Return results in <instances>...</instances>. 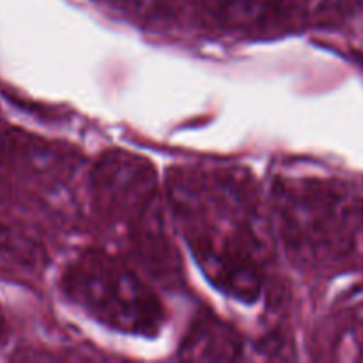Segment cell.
Listing matches in <instances>:
<instances>
[{"label":"cell","instance_id":"obj_2","mask_svg":"<svg viewBox=\"0 0 363 363\" xmlns=\"http://www.w3.org/2000/svg\"><path fill=\"white\" fill-rule=\"evenodd\" d=\"M91 194L103 222L119 230L133 255L160 279H174L179 259L167 233L156 170L149 160L126 149L98 158L91 172Z\"/></svg>","mask_w":363,"mask_h":363},{"label":"cell","instance_id":"obj_5","mask_svg":"<svg viewBox=\"0 0 363 363\" xmlns=\"http://www.w3.org/2000/svg\"><path fill=\"white\" fill-rule=\"evenodd\" d=\"M240 351L238 333L211 314L195 319L181 344V357L191 360H236Z\"/></svg>","mask_w":363,"mask_h":363},{"label":"cell","instance_id":"obj_4","mask_svg":"<svg viewBox=\"0 0 363 363\" xmlns=\"http://www.w3.org/2000/svg\"><path fill=\"white\" fill-rule=\"evenodd\" d=\"M273 208L284 247L303 262L342 252L358 220L342 190L315 179L279 177L273 186Z\"/></svg>","mask_w":363,"mask_h":363},{"label":"cell","instance_id":"obj_6","mask_svg":"<svg viewBox=\"0 0 363 363\" xmlns=\"http://www.w3.org/2000/svg\"><path fill=\"white\" fill-rule=\"evenodd\" d=\"M357 328H358V335H360L363 340V305L357 312Z\"/></svg>","mask_w":363,"mask_h":363},{"label":"cell","instance_id":"obj_1","mask_svg":"<svg viewBox=\"0 0 363 363\" xmlns=\"http://www.w3.org/2000/svg\"><path fill=\"white\" fill-rule=\"evenodd\" d=\"M167 204L213 286L252 303L264 286V215L257 188L238 169L177 167L165 184Z\"/></svg>","mask_w":363,"mask_h":363},{"label":"cell","instance_id":"obj_3","mask_svg":"<svg viewBox=\"0 0 363 363\" xmlns=\"http://www.w3.org/2000/svg\"><path fill=\"white\" fill-rule=\"evenodd\" d=\"M60 286L73 303L117 332L155 337L165 321L155 289L130 264L103 250L74 257L64 269Z\"/></svg>","mask_w":363,"mask_h":363},{"label":"cell","instance_id":"obj_7","mask_svg":"<svg viewBox=\"0 0 363 363\" xmlns=\"http://www.w3.org/2000/svg\"><path fill=\"white\" fill-rule=\"evenodd\" d=\"M358 222H360L362 229H363V208L360 209V213H358Z\"/></svg>","mask_w":363,"mask_h":363}]
</instances>
